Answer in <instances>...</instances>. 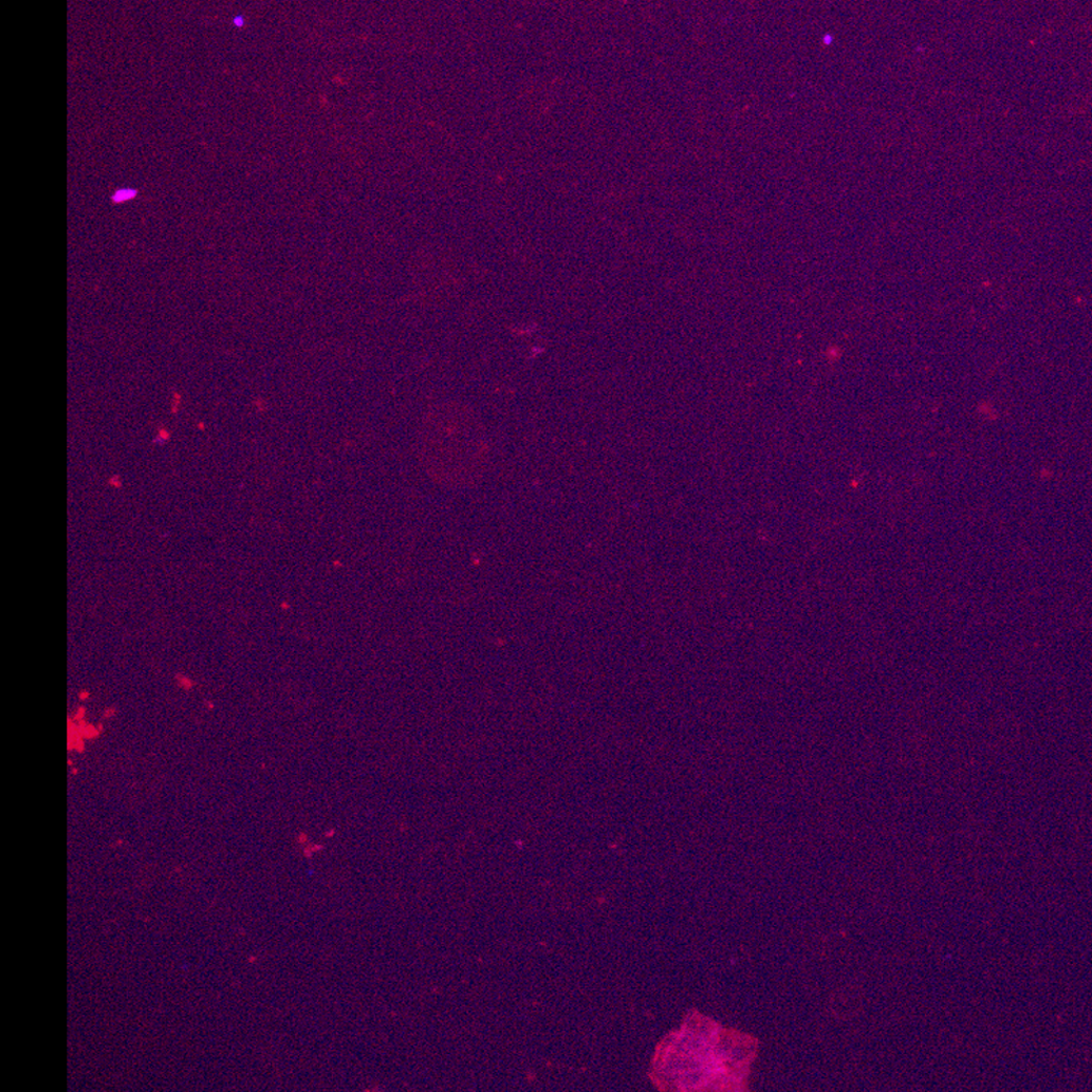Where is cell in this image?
<instances>
[{"label": "cell", "mask_w": 1092, "mask_h": 1092, "mask_svg": "<svg viewBox=\"0 0 1092 1092\" xmlns=\"http://www.w3.org/2000/svg\"><path fill=\"white\" fill-rule=\"evenodd\" d=\"M423 456L429 474L441 484L460 487L480 477L486 448L474 424L452 412H441L425 425Z\"/></svg>", "instance_id": "cell-1"}, {"label": "cell", "mask_w": 1092, "mask_h": 1092, "mask_svg": "<svg viewBox=\"0 0 1092 1092\" xmlns=\"http://www.w3.org/2000/svg\"><path fill=\"white\" fill-rule=\"evenodd\" d=\"M135 196H136V191H133V190H122V191H118L114 196V200L116 202H122V201H125V200H129V199H131V198H133Z\"/></svg>", "instance_id": "cell-2"}]
</instances>
